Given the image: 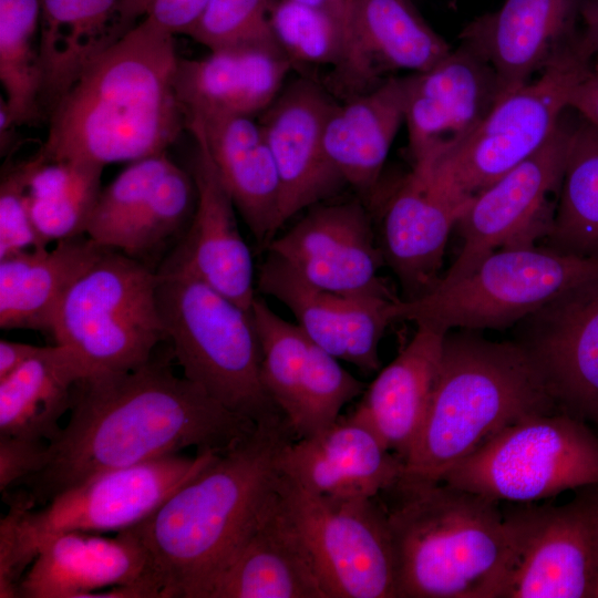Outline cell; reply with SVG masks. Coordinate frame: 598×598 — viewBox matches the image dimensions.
Masks as SVG:
<instances>
[{"instance_id": "1", "label": "cell", "mask_w": 598, "mask_h": 598, "mask_svg": "<svg viewBox=\"0 0 598 598\" xmlns=\"http://www.w3.org/2000/svg\"><path fill=\"white\" fill-rule=\"evenodd\" d=\"M69 412L45 466L17 486L32 508L100 474L187 447L223 453L257 424L153 357L82 378Z\"/></svg>"}, {"instance_id": "2", "label": "cell", "mask_w": 598, "mask_h": 598, "mask_svg": "<svg viewBox=\"0 0 598 598\" xmlns=\"http://www.w3.org/2000/svg\"><path fill=\"white\" fill-rule=\"evenodd\" d=\"M297 439L285 415L258 422L132 528L146 546L162 598H205L278 493L280 456Z\"/></svg>"}, {"instance_id": "3", "label": "cell", "mask_w": 598, "mask_h": 598, "mask_svg": "<svg viewBox=\"0 0 598 598\" xmlns=\"http://www.w3.org/2000/svg\"><path fill=\"white\" fill-rule=\"evenodd\" d=\"M178 59L174 34L145 18L62 96L37 154L105 166L167 152L187 130Z\"/></svg>"}, {"instance_id": "4", "label": "cell", "mask_w": 598, "mask_h": 598, "mask_svg": "<svg viewBox=\"0 0 598 598\" xmlns=\"http://www.w3.org/2000/svg\"><path fill=\"white\" fill-rule=\"evenodd\" d=\"M553 412L559 411L519 344L492 341L476 330H450L400 482H441L448 470L504 427Z\"/></svg>"}, {"instance_id": "5", "label": "cell", "mask_w": 598, "mask_h": 598, "mask_svg": "<svg viewBox=\"0 0 598 598\" xmlns=\"http://www.w3.org/2000/svg\"><path fill=\"white\" fill-rule=\"evenodd\" d=\"M389 492L394 598H495L508 551L499 502L443 482Z\"/></svg>"}, {"instance_id": "6", "label": "cell", "mask_w": 598, "mask_h": 598, "mask_svg": "<svg viewBox=\"0 0 598 598\" xmlns=\"http://www.w3.org/2000/svg\"><path fill=\"white\" fill-rule=\"evenodd\" d=\"M166 340L183 375L254 422L283 415L261 381V344L251 311L179 267L156 269Z\"/></svg>"}, {"instance_id": "7", "label": "cell", "mask_w": 598, "mask_h": 598, "mask_svg": "<svg viewBox=\"0 0 598 598\" xmlns=\"http://www.w3.org/2000/svg\"><path fill=\"white\" fill-rule=\"evenodd\" d=\"M167 454L110 471L68 488L35 509L17 495L0 524V589L14 591L49 538L66 532H121L151 516L217 455Z\"/></svg>"}, {"instance_id": "8", "label": "cell", "mask_w": 598, "mask_h": 598, "mask_svg": "<svg viewBox=\"0 0 598 598\" xmlns=\"http://www.w3.org/2000/svg\"><path fill=\"white\" fill-rule=\"evenodd\" d=\"M598 278V260L565 255L540 244L501 248L468 275L436 285L412 300H398L393 320L447 332L502 330Z\"/></svg>"}, {"instance_id": "9", "label": "cell", "mask_w": 598, "mask_h": 598, "mask_svg": "<svg viewBox=\"0 0 598 598\" xmlns=\"http://www.w3.org/2000/svg\"><path fill=\"white\" fill-rule=\"evenodd\" d=\"M156 287V270L105 248L61 301L52 330L55 343L72 350L89 374L146 363L166 340Z\"/></svg>"}, {"instance_id": "10", "label": "cell", "mask_w": 598, "mask_h": 598, "mask_svg": "<svg viewBox=\"0 0 598 598\" xmlns=\"http://www.w3.org/2000/svg\"><path fill=\"white\" fill-rule=\"evenodd\" d=\"M441 482L515 504L598 484V433L563 412L529 415L497 432Z\"/></svg>"}, {"instance_id": "11", "label": "cell", "mask_w": 598, "mask_h": 598, "mask_svg": "<svg viewBox=\"0 0 598 598\" xmlns=\"http://www.w3.org/2000/svg\"><path fill=\"white\" fill-rule=\"evenodd\" d=\"M587 65L575 53L565 56L503 96L458 146L416 161L426 162L450 193L468 202L551 137Z\"/></svg>"}, {"instance_id": "12", "label": "cell", "mask_w": 598, "mask_h": 598, "mask_svg": "<svg viewBox=\"0 0 598 598\" xmlns=\"http://www.w3.org/2000/svg\"><path fill=\"white\" fill-rule=\"evenodd\" d=\"M278 495L313 558L329 598H394L392 543L386 509L379 496L317 495L282 471Z\"/></svg>"}, {"instance_id": "13", "label": "cell", "mask_w": 598, "mask_h": 598, "mask_svg": "<svg viewBox=\"0 0 598 598\" xmlns=\"http://www.w3.org/2000/svg\"><path fill=\"white\" fill-rule=\"evenodd\" d=\"M573 114L568 109L536 153L470 198L455 227L462 248L436 285L465 277L497 249L537 245L549 234L575 122Z\"/></svg>"}, {"instance_id": "14", "label": "cell", "mask_w": 598, "mask_h": 598, "mask_svg": "<svg viewBox=\"0 0 598 598\" xmlns=\"http://www.w3.org/2000/svg\"><path fill=\"white\" fill-rule=\"evenodd\" d=\"M503 513L508 551L495 598H594L595 540L576 496L564 505L517 503Z\"/></svg>"}, {"instance_id": "15", "label": "cell", "mask_w": 598, "mask_h": 598, "mask_svg": "<svg viewBox=\"0 0 598 598\" xmlns=\"http://www.w3.org/2000/svg\"><path fill=\"white\" fill-rule=\"evenodd\" d=\"M515 342L539 372L559 412L598 420V278L516 323Z\"/></svg>"}, {"instance_id": "16", "label": "cell", "mask_w": 598, "mask_h": 598, "mask_svg": "<svg viewBox=\"0 0 598 598\" xmlns=\"http://www.w3.org/2000/svg\"><path fill=\"white\" fill-rule=\"evenodd\" d=\"M266 250L316 287L399 298L380 276L385 265L383 254L369 210L360 199L311 206Z\"/></svg>"}, {"instance_id": "17", "label": "cell", "mask_w": 598, "mask_h": 598, "mask_svg": "<svg viewBox=\"0 0 598 598\" xmlns=\"http://www.w3.org/2000/svg\"><path fill=\"white\" fill-rule=\"evenodd\" d=\"M162 598L150 553L134 529L109 538L66 532L49 538L23 575V598Z\"/></svg>"}, {"instance_id": "18", "label": "cell", "mask_w": 598, "mask_h": 598, "mask_svg": "<svg viewBox=\"0 0 598 598\" xmlns=\"http://www.w3.org/2000/svg\"><path fill=\"white\" fill-rule=\"evenodd\" d=\"M257 289L281 302L318 347L364 373L381 369L379 347L400 300L377 295H347L316 287L268 251L258 267Z\"/></svg>"}, {"instance_id": "19", "label": "cell", "mask_w": 598, "mask_h": 598, "mask_svg": "<svg viewBox=\"0 0 598 598\" xmlns=\"http://www.w3.org/2000/svg\"><path fill=\"white\" fill-rule=\"evenodd\" d=\"M498 100L494 69L462 42L431 69L406 75L404 124L412 161L458 146Z\"/></svg>"}, {"instance_id": "20", "label": "cell", "mask_w": 598, "mask_h": 598, "mask_svg": "<svg viewBox=\"0 0 598 598\" xmlns=\"http://www.w3.org/2000/svg\"><path fill=\"white\" fill-rule=\"evenodd\" d=\"M195 148L186 167L196 184L192 223L161 266L187 269L217 291L251 311L257 276L252 254L244 240L235 204L210 157L198 122L186 116Z\"/></svg>"}, {"instance_id": "21", "label": "cell", "mask_w": 598, "mask_h": 598, "mask_svg": "<svg viewBox=\"0 0 598 598\" xmlns=\"http://www.w3.org/2000/svg\"><path fill=\"white\" fill-rule=\"evenodd\" d=\"M466 204L423 161L413 162L388 197L378 239L384 262L402 288V299H416L439 282L448 237Z\"/></svg>"}, {"instance_id": "22", "label": "cell", "mask_w": 598, "mask_h": 598, "mask_svg": "<svg viewBox=\"0 0 598 598\" xmlns=\"http://www.w3.org/2000/svg\"><path fill=\"white\" fill-rule=\"evenodd\" d=\"M582 1L505 0L466 24L461 42L492 65L499 100L575 53Z\"/></svg>"}, {"instance_id": "23", "label": "cell", "mask_w": 598, "mask_h": 598, "mask_svg": "<svg viewBox=\"0 0 598 598\" xmlns=\"http://www.w3.org/2000/svg\"><path fill=\"white\" fill-rule=\"evenodd\" d=\"M334 102L316 82L283 86L258 121L271 152L279 185L281 228L291 217L333 196L344 184L330 164L323 130Z\"/></svg>"}, {"instance_id": "24", "label": "cell", "mask_w": 598, "mask_h": 598, "mask_svg": "<svg viewBox=\"0 0 598 598\" xmlns=\"http://www.w3.org/2000/svg\"><path fill=\"white\" fill-rule=\"evenodd\" d=\"M280 468L306 491L337 498H373L402 478L404 461L375 432L349 415L282 450Z\"/></svg>"}, {"instance_id": "25", "label": "cell", "mask_w": 598, "mask_h": 598, "mask_svg": "<svg viewBox=\"0 0 598 598\" xmlns=\"http://www.w3.org/2000/svg\"><path fill=\"white\" fill-rule=\"evenodd\" d=\"M451 50L412 0H348L347 59L338 81L352 96L385 80V72L426 71Z\"/></svg>"}, {"instance_id": "26", "label": "cell", "mask_w": 598, "mask_h": 598, "mask_svg": "<svg viewBox=\"0 0 598 598\" xmlns=\"http://www.w3.org/2000/svg\"><path fill=\"white\" fill-rule=\"evenodd\" d=\"M205 598H329L278 493L213 579Z\"/></svg>"}, {"instance_id": "27", "label": "cell", "mask_w": 598, "mask_h": 598, "mask_svg": "<svg viewBox=\"0 0 598 598\" xmlns=\"http://www.w3.org/2000/svg\"><path fill=\"white\" fill-rule=\"evenodd\" d=\"M44 121L81 74L144 17L134 0H40Z\"/></svg>"}, {"instance_id": "28", "label": "cell", "mask_w": 598, "mask_h": 598, "mask_svg": "<svg viewBox=\"0 0 598 598\" xmlns=\"http://www.w3.org/2000/svg\"><path fill=\"white\" fill-rule=\"evenodd\" d=\"M292 66L276 45L221 48L179 58L175 87L186 114L254 117L275 101Z\"/></svg>"}, {"instance_id": "29", "label": "cell", "mask_w": 598, "mask_h": 598, "mask_svg": "<svg viewBox=\"0 0 598 598\" xmlns=\"http://www.w3.org/2000/svg\"><path fill=\"white\" fill-rule=\"evenodd\" d=\"M186 116L198 122L220 179L257 248L267 249L280 230V185L259 122L244 115Z\"/></svg>"}, {"instance_id": "30", "label": "cell", "mask_w": 598, "mask_h": 598, "mask_svg": "<svg viewBox=\"0 0 598 598\" xmlns=\"http://www.w3.org/2000/svg\"><path fill=\"white\" fill-rule=\"evenodd\" d=\"M405 76L334 103L323 130L326 155L346 185L364 199L375 195L394 138L404 124Z\"/></svg>"}, {"instance_id": "31", "label": "cell", "mask_w": 598, "mask_h": 598, "mask_svg": "<svg viewBox=\"0 0 598 598\" xmlns=\"http://www.w3.org/2000/svg\"><path fill=\"white\" fill-rule=\"evenodd\" d=\"M446 332L416 326L408 344L361 394L349 414L405 460L425 415L437 375Z\"/></svg>"}, {"instance_id": "32", "label": "cell", "mask_w": 598, "mask_h": 598, "mask_svg": "<svg viewBox=\"0 0 598 598\" xmlns=\"http://www.w3.org/2000/svg\"><path fill=\"white\" fill-rule=\"evenodd\" d=\"M105 248L82 235L0 258V328L52 334L64 296Z\"/></svg>"}, {"instance_id": "33", "label": "cell", "mask_w": 598, "mask_h": 598, "mask_svg": "<svg viewBox=\"0 0 598 598\" xmlns=\"http://www.w3.org/2000/svg\"><path fill=\"white\" fill-rule=\"evenodd\" d=\"M87 370L68 347H40L18 370L0 379V435L52 443Z\"/></svg>"}, {"instance_id": "34", "label": "cell", "mask_w": 598, "mask_h": 598, "mask_svg": "<svg viewBox=\"0 0 598 598\" xmlns=\"http://www.w3.org/2000/svg\"><path fill=\"white\" fill-rule=\"evenodd\" d=\"M25 195L32 223L48 245L86 235L102 190L103 165L72 159H45L37 153L24 161Z\"/></svg>"}, {"instance_id": "35", "label": "cell", "mask_w": 598, "mask_h": 598, "mask_svg": "<svg viewBox=\"0 0 598 598\" xmlns=\"http://www.w3.org/2000/svg\"><path fill=\"white\" fill-rule=\"evenodd\" d=\"M540 245L598 260V128L577 113L553 225Z\"/></svg>"}, {"instance_id": "36", "label": "cell", "mask_w": 598, "mask_h": 598, "mask_svg": "<svg viewBox=\"0 0 598 598\" xmlns=\"http://www.w3.org/2000/svg\"><path fill=\"white\" fill-rule=\"evenodd\" d=\"M40 0H0V81L19 126L44 121L40 105Z\"/></svg>"}, {"instance_id": "37", "label": "cell", "mask_w": 598, "mask_h": 598, "mask_svg": "<svg viewBox=\"0 0 598 598\" xmlns=\"http://www.w3.org/2000/svg\"><path fill=\"white\" fill-rule=\"evenodd\" d=\"M196 205L197 188L193 175L174 163L116 249L152 267V260L168 247L172 251L184 237Z\"/></svg>"}, {"instance_id": "38", "label": "cell", "mask_w": 598, "mask_h": 598, "mask_svg": "<svg viewBox=\"0 0 598 598\" xmlns=\"http://www.w3.org/2000/svg\"><path fill=\"white\" fill-rule=\"evenodd\" d=\"M269 24L276 44L292 65H331L347 59V32L330 13L293 1L271 0Z\"/></svg>"}, {"instance_id": "39", "label": "cell", "mask_w": 598, "mask_h": 598, "mask_svg": "<svg viewBox=\"0 0 598 598\" xmlns=\"http://www.w3.org/2000/svg\"><path fill=\"white\" fill-rule=\"evenodd\" d=\"M173 164L167 152L132 162L102 188L86 235L102 247L116 249Z\"/></svg>"}, {"instance_id": "40", "label": "cell", "mask_w": 598, "mask_h": 598, "mask_svg": "<svg viewBox=\"0 0 598 598\" xmlns=\"http://www.w3.org/2000/svg\"><path fill=\"white\" fill-rule=\"evenodd\" d=\"M339 361L311 341L299 385L298 415L292 425L297 439L336 422L342 408L364 392L365 384Z\"/></svg>"}, {"instance_id": "41", "label": "cell", "mask_w": 598, "mask_h": 598, "mask_svg": "<svg viewBox=\"0 0 598 598\" xmlns=\"http://www.w3.org/2000/svg\"><path fill=\"white\" fill-rule=\"evenodd\" d=\"M271 0H208L187 37L212 50L276 45L269 24Z\"/></svg>"}, {"instance_id": "42", "label": "cell", "mask_w": 598, "mask_h": 598, "mask_svg": "<svg viewBox=\"0 0 598 598\" xmlns=\"http://www.w3.org/2000/svg\"><path fill=\"white\" fill-rule=\"evenodd\" d=\"M25 184L24 161L3 165L0 179V258L48 247L32 223Z\"/></svg>"}, {"instance_id": "43", "label": "cell", "mask_w": 598, "mask_h": 598, "mask_svg": "<svg viewBox=\"0 0 598 598\" xmlns=\"http://www.w3.org/2000/svg\"><path fill=\"white\" fill-rule=\"evenodd\" d=\"M49 443L0 435V491L6 494L40 472Z\"/></svg>"}, {"instance_id": "44", "label": "cell", "mask_w": 598, "mask_h": 598, "mask_svg": "<svg viewBox=\"0 0 598 598\" xmlns=\"http://www.w3.org/2000/svg\"><path fill=\"white\" fill-rule=\"evenodd\" d=\"M145 18L171 33L187 35L193 29L208 0H134Z\"/></svg>"}, {"instance_id": "45", "label": "cell", "mask_w": 598, "mask_h": 598, "mask_svg": "<svg viewBox=\"0 0 598 598\" xmlns=\"http://www.w3.org/2000/svg\"><path fill=\"white\" fill-rule=\"evenodd\" d=\"M568 106L598 128V53L569 93Z\"/></svg>"}, {"instance_id": "46", "label": "cell", "mask_w": 598, "mask_h": 598, "mask_svg": "<svg viewBox=\"0 0 598 598\" xmlns=\"http://www.w3.org/2000/svg\"><path fill=\"white\" fill-rule=\"evenodd\" d=\"M580 23L575 53L581 61L588 63L598 53V0L582 1Z\"/></svg>"}, {"instance_id": "47", "label": "cell", "mask_w": 598, "mask_h": 598, "mask_svg": "<svg viewBox=\"0 0 598 598\" xmlns=\"http://www.w3.org/2000/svg\"><path fill=\"white\" fill-rule=\"evenodd\" d=\"M40 347L10 341L0 340V379H3L18 370L28 360H30Z\"/></svg>"}, {"instance_id": "48", "label": "cell", "mask_w": 598, "mask_h": 598, "mask_svg": "<svg viewBox=\"0 0 598 598\" xmlns=\"http://www.w3.org/2000/svg\"><path fill=\"white\" fill-rule=\"evenodd\" d=\"M576 497L580 501L588 515L594 535L597 555V580L594 598H598V484L576 489Z\"/></svg>"}, {"instance_id": "49", "label": "cell", "mask_w": 598, "mask_h": 598, "mask_svg": "<svg viewBox=\"0 0 598 598\" xmlns=\"http://www.w3.org/2000/svg\"><path fill=\"white\" fill-rule=\"evenodd\" d=\"M19 126L13 120L3 95L0 97V154L2 157L10 156L16 148V127Z\"/></svg>"}, {"instance_id": "50", "label": "cell", "mask_w": 598, "mask_h": 598, "mask_svg": "<svg viewBox=\"0 0 598 598\" xmlns=\"http://www.w3.org/2000/svg\"><path fill=\"white\" fill-rule=\"evenodd\" d=\"M320 10L337 18L348 31V0H293Z\"/></svg>"}, {"instance_id": "51", "label": "cell", "mask_w": 598, "mask_h": 598, "mask_svg": "<svg viewBox=\"0 0 598 598\" xmlns=\"http://www.w3.org/2000/svg\"><path fill=\"white\" fill-rule=\"evenodd\" d=\"M596 430H597V433H598V420L594 423Z\"/></svg>"}]
</instances>
